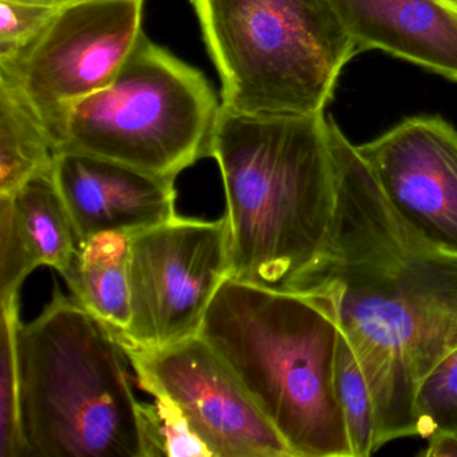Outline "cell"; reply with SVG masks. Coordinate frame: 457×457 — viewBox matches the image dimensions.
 I'll return each instance as SVG.
<instances>
[{
	"instance_id": "1",
	"label": "cell",
	"mask_w": 457,
	"mask_h": 457,
	"mask_svg": "<svg viewBox=\"0 0 457 457\" xmlns=\"http://www.w3.org/2000/svg\"><path fill=\"white\" fill-rule=\"evenodd\" d=\"M328 138L333 223L293 294L318 296L334 312L370 387L379 449L417 436V387L457 349V255L422 242L400 220L331 116Z\"/></svg>"
},
{
	"instance_id": "2",
	"label": "cell",
	"mask_w": 457,
	"mask_h": 457,
	"mask_svg": "<svg viewBox=\"0 0 457 457\" xmlns=\"http://www.w3.org/2000/svg\"><path fill=\"white\" fill-rule=\"evenodd\" d=\"M210 157L226 195L229 278L293 294L333 223L336 176L326 112L251 116L221 106Z\"/></svg>"
},
{
	"instance_id": "3",
	"label": "cell",
	"mask_w": 457,
	"mask_h": 457,
	"mask_svg": "<svg viewBox=\"0 0 457 457\" xmlns=\"http://www.w3.org/2000/svg\"><path fill=\"white\" fill-rule=\"evenodd\" d=\"M330 307L228 278L197 336L287 444L294 457H353L334 386L339 342Z\"/></svg>"
},
{
	"instance_id": "4",
	"label": "cell",
	"mask_w": 457,
	"mask_h": 457,
	"mask_svg": "<svg viewBox=\"0 0 457 457\" xmlns=\"http://www.w3.org/2000/svg\"><path fill=\"white\" fill-rule=\"evenodd\" d=\"M125 358L116 331L57 288L18 331L25 457H145Z\"/></svg>"
},
{
	"instance_id": "5",
	"label": "cell",
	"mask_w": 457,
	"mask_h": 457,
	"mask_svg": "<svg viewBox=\"0 0 457 457\" xmlns=\"http://www.w3.org/2000/svg\"><path fill=\"white\" fill-rule=\"evenodd\" d=\"M221 106L251 116L326 112L360 54L325 0H191Z\"/></svg>"
},
{
	"instance_id": "6",
	"label": "cell",
	"mask_w": 457,
	"mask_h": 457,
	"mask_svg": "<svg viewBox=\"0 0 457 457\" xmlns=\"http://www.w3.org/2000/svg\"><path fill=\"white\" fill-rule=\"evenodd\" d=\"M202 71L144 36L116 79L69 111L58 143L175 179L210 157L220 114Z\"/></svg>"
},
{
	"instance_id": "7",
	"label": "cell",
	"mask_w": 457,
	"mask_h": 457,
	"mask_svg": "<svg viewBox=\"0 0 457 457\" xmlns=\"http://www.w3.org/2000/svg\"><path fill=\"white\" fill-rule=\"evenodd\" d=\"M144 4L79 0L58 10L25 46L0 60V81L30 106L57 152L69 111L108 87L145 36Z\"/></svg>"
},
{
	"instance_id": "8",
	"label": "cell",
	"mask_w": 457,
	"mask_h": 457,
	"mask_svg": "<svg viewBox=\"0 0 457 457\" xmlns=\"http://www.w3.org/2000/svg\"><path fill=\"white\" fill-rule=\"evenodd\" d=\"M226 215L173 218L130 235V320L122 345L162 349L196 337L205 312L229 278Z\"/></svg>"
},
{
	"instance_id": "9",
	"label": "cell",
	"mask_w": 457,
	"mask_h": 457,
	"mask_svg": "<svg viewBox=\"0 0 457 457\" xmlns=\"http://www.w3.org/2000/svg\"><path fill=\"white\" fill-rule=\"evenodd\" d=\"M138 386L173 401L215 457H294L220 358L200 338L162 349L122 345Z\"/></svg>"
},
{
	"instance_id": "10",
	"label": "cell",
	"mask_w": 457,
	"mask_h": 457,
	"mask_svg": "<svg viewBox=\"0 0 457 457\" xmlns=\"http://www.w3.org/2000/svg\"><path fill=\"white\" fill-rule=\"evenodd\" d=\"M357 146L400 220L457 255V129L440 116L403 120Z\"/></svg>"
},
{
	"instance_id": "11",
	"label": "cell",
	"mask_w": 457,
	"mask_h": 457,
	"mask_svg": "<svg viewBox=\"0 0 457 457\" xmlns=\"http://www.w3.org/2000/svg\"><path fill=\"white\" fill-rule=\"evenodd\" d=\"M53 173L79 247L104 232L132 235L178 216L175 179L79 152L58 154Z\"/></svg>"
},
{
	"instance_id": "12",
	"label": "cell",
	"mask_w": 457,
	"mask_h": 457,
	"mask_svg": "<svg viewBox=\"0 0 457 457\" xmlns=\"http://www.w3.org/2000/svg\"><path fill=\"white\" fill-rule=\"evenodd\" d=\"M358 53L381 50L457 82V12L443 0H325Z\"/></svg>"
},
{
	"instance_id": "13",
	"label": "cell",
	"mask_w": 457,
	"mask_h": 457,
	"mask_svg": "<svg viewBox=\"0 0 457 457\" xmlns=\"http://www.w3.org/2000/svg\"><path fill=\"white\" fill-rule=\"evenodd\" d=\"M52 170L34 176L12 196L0 197V301L20 295L38 267L65 277L79 242Z\"/></svg>"
},
{
	"instance_id": "14",
	"label": "cell",
	"mask_w": 457,
	"mask_h": 457,
	"mask_svg": "<svg viewBox=\"0 0 457 457\" xmlns=\"http://www.w3.org/2000/svg\"><path fill=\"white\" fill-rule=\"evenodd\" d=\"M129 245L125 232L96 235L63 277L73 298L117 333L130 320Z\"/></svg>"
},
{
	"instance_id": "15",
	"label": "cell",
	"mask_w": 457,
	"mask_h": 457,
	"mask_svg": "<svg viewBox=\"0 0 457 457\" xmlns=\"http://www.w3.org/2000/svg\"><path fill=\"white\" fill-rule=\"evenodd\" d=\"M57 154L41 120L0 81V197L12 196L34 176L52 170Z\"/></svg>"
},
{
	"instance_id": "16",
	"label": "cell",
	"mask_w": 457,
	"mask_h": 457,
	"mask_svg": "<svg viewBox=\"0 0 457 457\" xmlns=\"http://www.w3.org/2000/svg\"><path fill=\"white\" fill-rule=\"evenodd\" d=\"M334 386L353 457L371 456L378 451L373 397L362 368L342 331L334 368Z\"/></svg>"
},
{
	"instance_id": "17",
	"label": "cell",
	"mask_w": 457,
	"mask_h": 457,
	"mask_svg": "<svg viewBox=\"0 0 457 457\" xmlns=\"http://www.w3.org/2000/svg\"><path fill=\"white\" fill-rule=\"evenodd\" d=\"M21 325L20 295L2 302L0 338V457H25L20 429L17 338Z\"/></svg>"
},
{
	"instance_id": "18",
	"label": "cell",
	"mask_w": 457,
	"mask_h": 457,
	"mask_svg": "<svg viewBox=\"0 0 457 457\" xmlns=\"http://www.w3.org/2000/svg\"><path fill=\"white\" fill-rule=\"evenodd\" d=\"M417 436L425 440L457 436V349L420 382L414 398Z\"/></svg>"
},
{
	"instance_id": "19",
	"label": "cell",
	"mask_w": 457,
	"mask_h": 457,
	"mask_svg": "<svg viewBox=\"0 0 457 457\" xmlns=\"http://www.w3.org/2000/svg\"><path fill=\"white\" fill-rule=\"evenodd\" d=\"M154 403H141L145 457L212 456L192 430L178 405L164 395H154Z\"/></svg>"
},
{
	"instance_id": "20",
	"label": "cell",
	"mask_w": 457,
	"mask_h": 457,
	"mask_svg": "<svg viewBox=\"0 0 457 457\" xmlns=\"http://www.w3.org/2000/svg\"><path fill=\"white\" fill-rule=\"evenodd\" d=\"M60 9L0 0V60L25 46Z\"/></svg>"
},
{
	"instance_id": "21",
	"label": "cell",
	"mask_w": 457,
	"mask_h": 457,
	"mask_svg": "<svg viewBox=\"0 0 457 457\" xmlns=\"http://www.w3.org/2000/svg\"><path fill=\"white\" fill-rule=\"evenodd\" d=\"M15 2L38 4V6L52 7V9H62V7L71 6L79 0H15Z\"/></svg>"
},
{
	"instance_id": "22",
	"label": "cell",
	"mask_w": 457,
	"mask_h": 457,
	"mask_svg": "<svg viewBox=\"0 0 457 457\" xmlns=\"http://www.w3.org/2000/svg\"><path fill=\"white\" fill-rule=\"evenodd\" d=\"M444 4H448L449 7L457 12V0H444Z\"/></svg>"
},
{
	"instance_id": "23",
	"label": "cell",
	"mask_w": 457,
	"mask_h": 457,
	"mask_svg": "<svg viewBox=\"0 0 457 457\" xmlns=\"http://www.w3.org/2000/svg\"><path fill=\"white\" fill-rule=\"evenodd\" d=\"M443 2H444V0H443Z\"/></svg>"
}]
</instances>
